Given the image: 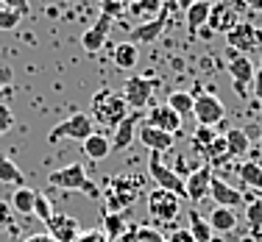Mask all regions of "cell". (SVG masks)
<instances>
[{"label": "cell", "mask_w": 262, "mask_h": 242, "mask_svg": "<svg viewBox=\"0 0 262 242\" xmlns=\"http://www.w3.org/2000/svg\"><path fill=\"white\" fill-rule=\"evenodd\" d=\"M126 117H128V103L123 101L120 92H112V89L95 92V98H92V120L117 128Z\"/></svg>", "instance_id": "6da1fadb"}, {"label": "cell", "mask_w": 262, "mask_h": 242, "mask_svg": "<svg viewBox=\"0 0 262 242\" xmlns=\"http://www.w3.org/2000/svg\"><path fill=\"white\" fill-rule=\"evenodd\" d=\"M182 198L176 192H167V189H151L148 192V214L157 226H173L182 214Z\"/></svg>", "instance_id": "7a4b0ae2"}, {"label": "cell", "mask_w": 262, "mask_h": 242, "mask_svg": "<svg viewBox=\"0 0 262 242\" xmlns=\"http://www.w3.org/2000/svg\"><path fill=\"white\" fill-rule=\"evenodd\" d=\"M48 184L51 187H59V189H73V192H86L90 198H98L101 192L95 189V184L86 178V170L81 161H73V164L61 167V170H53L48 176Z\"/></svg>", "instance_id": "3957f363"}, {"label": "cell", "mask_w": 262, "mask_h": 242, "mask_svg": "<svg viewBox=\"0 0 262 242\" xmlns=\"http://www.w3.org/2000/svg\"><path fill=\"white\" fill-rule=\"evenodd\" d=\"M92 117L84 114V111H76V114H70L67 120H61L59 126L51 128V134H48V142H61V139H76V142H86V136H92Z\"/></svg>", "instance_id": "277c9868"}, {"label": "cell", "mask_w": 262, "mask_h": 242, "mask_svg": "<svg viewBox=\"0 0 262 242\" xmlns=\"http://www.w3.org/2000/svg\"><path fill=\"white\" fill-rule=\"evenodd\" d=\"M148 173H151L154 184H157L159 189H167V192H176L182 201H187V187H184V178L179 176L176 170H170V167L162 161V153H151V161H148Z\"/></svg>", "instance_id": "5b68a950"}, {"label": "cell", "mask_w": 262, "mask_h": 242, "mask_svg": "<svg viewBox=\"0 0 262 242\" xmlns=\"http://www.w3.org/2000/svg\"><path fill=\"white\" fill-rule=\"evenodd\" d=\"M140 195V187H131V176H117L106 189V212L120 214L123 209H131Z\"/></svg>", "instance_id": "8992f818"}, {"label": "cell", "mask_w": 262, "mask_h": 242, "mask_svg": "<svg viewBox=\"0 0 262 242\" xmlns=\"http://www.w3.org/2000/svg\"><path fill=\"white\" fill-rule=\"evenodd\" d=\"M226 45L237 53H254L262 47V28H257L254 22H237V26L226 34Z\"/></svg>", "instance_id": "52a82bcc"}, {"label": "cell", "mask_w": 262, "mask_h": 242, "mask_svg": "<svg viewBox=\"0 0 262 242\" xmlns=\"http://www.w3.org/2000/svg\"><path fill=\"white\" fill-rule=\"evenodd\" d=\"M154 86H157V81L154 78H142V76H128L126 84H123V101L128 103L131 109H145L151 106V95H154Z\"/></svg>", "instance_id": "ba28073f"}, {"label": "cell", "mask_w": 262, "mask_h": 242, "mask_svg": "<svg viewBox=\"0 0 262 242\" xmlns=\"http://www.w3.org/2000/svg\"><path fill=\"white\" fill-rule=\"evenodd\" d=\"M192 98H195L192 114H195V123H198V126L215 128L217 123L226 117V106H223L221 98H215L212 92H201V95H192Z\"/></svg>", "instance_id": "9c48e42d"}, {"label": "cell", "mask_w": 262, "mask_h": 242, "mask_svg": "<svg viewBox=\"0 0 262 242\" xmlns=\"http://www.w3.org/2000/svg\"><path fill=\"white\" fill-rule=\"evenodd\" d=\"M254 72L257 70H254L251 59L229 47V76H232V84H234L237 95H246L248 84H254Z\"/></svg>", "instance_id": "30bf717a"}, {"label": "cell", "mask_w": 262, "mask_h": 242, "mask_svg": "<svg viewBox=\"0 0 262 242\" xmlns=\"http://www.w3.org/2000/svg\"><path fill=\"white\" fill-rule=\"evenodd\" d=\"M212 167L201 164L198 170H192L190 176L184 178V187H187V201L190 203H201L204 198L209 195V184H212Z\"/></svg>", "instance_id": "8fae6325"}, {"label": "cell", "mask_w": 262, "mask_h": 242, "mask_svg": "<svg viewBox=\"0 0 262 242\" xmlns=\"http://www.w3.org/2000/svg\"><path fill=\"white\" fill-rule=\"evenodd\" d=\"M48 234L56 242H78L81 231V223L73 214H53V220L48 223Z\"/></svg>", "instance_id": "7c38bea8"}, {"label": "cell", "mask_w": 262, "mask_h": 242, "mask_svg": "<svg viewBox=\"0 0 262 242\" xmlns=\"http://www.w3.org/2000/svg\"><path fill=\"white\" fill-rule=\"evenodd\" d=\"M109 31H112V17L101 14V17L95 20V26L86 28L84 34H81V47H84L86 53H98V51H103L106 39H109Z\"/></svg>", "instance_id": "4fadbf2b"}, {"label": "cell", "mask_w": 262, "mask_h": 242, "mask_svg": "<svg viewBox=\"0 0 262 242\" xmlns=\"http://www.w3.org/2000/svg\"><path fill=\"white\" fill-rule=\"evenodd\" d=\"M148 126H154V128H159V131L176 136L179 131H182V114H176L167 103H162V106L151 109V114H148Z\"/></svg>", "instance_id": "5bb4252c"}, {"label": "cell", "mask_w": 262, "mask_h": 242, "mask_svg": "<svg viewBox=\"0 0 262 242\" xmlns=\"http://www.w3.org/2000/svg\"><path fill=\"white\" fill-rule=\"evenodd\" d=\"M237 11L232 9V3H215L209 11V20H207V28L212 31V34H229L234 26H237Z\"/></svg>", "instance_id": "9a60e30c"}, {"label": "cell", "mask_w": 262, "mask_h": 242, "mask_svg": "<svg viewBox=\"0 0 262 242\" xmlns=\"http://www.w3.org/2000/svg\"><path fill=\"white\" fill-rule=\"evenodd\" d=\"M209 198L215 201V206H223V209H234V206H240V203H243V195L232 187V184L223 181V178H212Z\"/></svg>", "instance_id": "2e32d148"}, {"label": "cell", "mask_w": 262, "mask_h": 242, "mask_svg": "<svg viewBox=\"0 0 262 242\" xmlns=\"http://www.w3.org/2000/svg\"><path fill=\"white\" fill-rule=\"evenodd\" d=\"M140 142L148 148L151 153H165V151H170L173 148V134H165V131H159V128H154V126H140Z\"/></svg>", "instance_id": "e0dca14e"}, {"label": "cell", "mask_w": 262, "mask_h": 242, "mask_svg": "<svg viewBox=\"0 0 262 242\" xmlns=\"http://www.w3.org/2000/svg\"><path fill=\"white\" fill-rule=\"evenodd\" d=\"M165 22H167V11H162L157 20L142 22V26H137L134 31H131V39L128 42H134V45H148V42L159 39V34L165 31Z\"/></svg>", "instance_id": "ac0fdd59"}, {"label": "cell", "mask_w": 262, "mask_h": 242, "mask_svg": "<svg viewBox=\"0 0 262 242\" xmlns=\"http://www.w3.org/2000/svg\"><path fill=\"white\" fill-rule=\"evenodd\" d=\"M162 11H165V0H137V3L128 6L126 14L134 17V20H140V26H142V22L157 20Z\"/></svg>", "instance_id": "d6986e66"}, {"label": "cell", "mask_w": 262, "mask_h": 242, "mask_svg": "<svg viewBox=\"0 0 262 242\" xmlns=\"http://www.w3.org/2000/svg\"><path fill=\"white\" fill-rule=\"evenodd\" d=\"M209 11H212V3H209V0H201V3H192L190 9L184 11V17H187V31H190V36H195V34H198V28H204V26H207Z\"/></svg>", "instance_id": "ffe728a7"}, {"label": "cell", "mask_w": 262, "mask_h": 242, "mask_svg": "<svg viewBox=\"0 0 262 242\" xmlns=\"http://www.w3.org/2000/svg\"><path fill=\"white\" fill-rule=\"evenodd\" d=\"M112 59H115V67L117 70H134L137 61H140V51H137L134 42H120V45H115V53H112Z\"/></svg>", "instance_id": "44dd1931"}, {"label": "cell", "mask_w": 262, "mask_h": 242, "mask_svg": "<svg viewBox=\"0 0 262 242\" xmlns=\"http://www.w3.org/2000/svg\"><path fill=\"white\" fill-rule=\"evenodd\" d=\"M81 148H84V153L92 161H101L112 153V139L103 134H92V136H86V142H81Z\"/></svg>", "instance_id": "7402d4cb"}, {"label": "cell", "mask_w": 262, "mask_h": 242, "mask_svg": "<svg viewBox=\"0 0 262 242\" xmlns=\"http://www.w3.org/2000/svg\"><path fill=\"white\" fill-rule=\"evenodd\" d=\"M209 226L212 231H221V234H229L237 228V214L234 209H223V206H215L209 214Z\"/></svg>", "instance_id": "603a6c76"}, {"label": "cell", "mask_w": 262, "mask_h": 242, "mask_svg": "<svg viewBox=\"0 0 262 242\" xmlns=\"http://www.w3.org/2000/svg\"><path fill=\"white\" fill-rule=\"evenodd\" d=\"M34 203H36V192L31 187H14V195H11V212L17 214H34Z\"/></svg>", "instance_id": "cb8c5ba5"}, {"label": "cell", "mask_w": 262, "mask_h": 242, "mask_svg": "<svg viewBox=\"0 0 262 242\" xmlns=\"http://www.w3.org/2000/svg\"><path fill=\"white\" fill-rule=\"evenodd\" d=\"M134 131H137V117H126L120 126L115 128V136H112V151H126L134 139Z\"/></svg>", "instance_id": "d4e9b609"}, {"label": "cell", "mask_w": 262, "mask_h": 242, "mask_svg": "<svg viewBox=\"0 0 262 242\" xmlns=\"http://www.w3.org/2000/svg\"><path fill=\"white\" fill-rule=\"evenodd\" d=\"M201 156H204V161H207L209 167H215V164H226V161L232 159V156H229L226 136H215V139L209 142V148L201 153Z\"/></svg>", "instance_id": "484cf974"}, {"label": "cell", "mask_w": 262, "mask_h": 242, "mask_svg": "<svg viewBox=\"0 0 262 242\" xmlns=\"http://www.w3.org/2000/svg\"><path fill=\"white\" fill-rule=\"evenodd\" d=\"M237 176H240V181L246 184V187L251 189H262V164L259 161H243V164H237Z\"/></svg>", "instance_id": "4316f807"}, {"label": "cell", "mask_w": 262, "mask_h": 242, "mask_svg": "<svg viewBox=\"0 0 262 242\" xmlns=\"http://www.w3.org/2000/svg\"><path fill=\"white\" fill-rule=\"evenodd\" d=\"M187 220H190V234H192V239L195 242H212V226H209V220H204L201 214H198V209H190L187 212Z\"/></svg>", "instance_id": "83f0119b"}, {"label": "cell", "mask_w": 262, "mask_h": 242, "mask_svg": "<svg viewBox=\"0 0 262 242\" xmlns=\"http://www.w3.org/2000/svg\"><path fill=\"white\" fill-rule=\"evenodd\" d=\"M0 184H14V187H26V178H23L20 167L14 164L6 153H0Z\"/></svg>", "instance_id": "f1b7e54d"}, {"label": "cell", "mask_w": 262, "mask_h": 242, "mask_svg": "<svg viewBox=\"0 0 262 242\" xmlns=\"http://www.w3.org/2000/svg\"><path fill=\"white\" fill-rule=\"evenodd\" d=\"M123 242H165V237L157 231V228H151V226H134L128 231L126 228V234L120 237Z\"/></svg>", "instance_id": "f546056e"}, {"label": "cell", "mask_w": 262, "mask_h": 242, "mask_svg": "<svg viewBox=\"0 0 262 242\" xmlns=\"http://www.w3.org/2000/svg\"><path fill=\"white\" fill-rule=\"evenodd\" d=\"M167 106H170L176 114H192V106H195V98H192V92H182V89H176V92H170L167 95Z\"/></svg>", "instance_id": "4dcf8cb0"}, {"label": "cell", "mask_w": 262, "mask_h": 242, "mask_svg": "<svg viewBox=\"0 0 262 242\" xmlns=\"http://www.w3.org/2000/svg\"><path fill=\"white\" fill-rule=\"evenodd\" d=\"M226 145H229V156H243L248 151V134L243 128H229L226 131Z\"/></svg>", "instance_id": "1f68e13d"}, {"label": "cell", "mask_w": 262, "mask_h": 242, "mask_svg": "<svg viewBox=\"0 0 262 242\" xmlns=\"http://www.w3.org/2000/svg\"><path fill=\"white\" fill-rule=\"evenodd\" d=\"M103 234H106L109 239L123 237V234H126V223H123V217L115 214V212H106V209H103Z\"/></svg>", "instance_id": "d6a6232c"}, {"label": "cell", "mask_w": 262, "mask_h": 242, "mask_svg": "<svg viewBox=\"0 0 262 242\" xmlns=\"http://www.w3.org/2000/svg\"><path fill=\"white\" fill-rule=\"evenodd\" d=\"M246 220H248V228H251L254 237H262V201H248L246 206Z\"/></svg>", "instance_id": "836d02e7"}, {"label": "cell", "mask_w": 262, "mask_h": 242, "mask_svg": "<svg viewBox=\"0 0 262 242\" xmlns=\"http://www.w3.org/2000/svg\"><path fill=\"white\" fill-rule=\"evenodd\" d=\"M215 136H217L215 128H209V126H195V131H192V139H190V142H192V148H195L198 153H204Z\"/></svg>", "instance_id": "e575fe53"}, {"label": "cell", "mask_w": 262, "mask_h": 242, "mask_svg": "<svg viewBox=\"0 0 262 242\" xmlns=\"http://www.w3.org/2000/svg\"><path fill=\"white\" fill-rule=\"evenodd\" d=\"M34 214L36 217H39V220L42 223H45V226H48V223H51L53 220V206H51V201H48V198L45 195H39V192H36V203H34Z\"/></svg>", "instance_id": "d590c367"}, {"label": "cell", "mask_w": 262, "mask_h": 242, "mask_svg": "<svg viewBox=\"0 0 262 242\" xmlns=\"http://www.w3.org/2000/svg\"><path fill=\"white\" fill-rule=\"evenodd\" d=\"M20 17L23 14H17L11 9H0V31H14L20 26Z\"/></svg>", "instance_id": "8d00e7d4"}, {"label": "cell", "mask_w": 262, "mask_h": 242, "mask_svg": "<svg viewBox=\"0 0 262 242\" xmlns=\"http://www.w3.org/2000/svg\"><path fill=\"white\" fill-rule=\"evenodd\" d=\"M126 11H128V6L123 3V0H103V11H101V14H106V17L115 20V17H123Z\"/></svg>", "instance_id": "74e56055"}, {"label": "cell", "mask_w": 262, "mask_h": 242, "mask_svg": "<svg viewBox=\"0 0 262 242\" xmlns=\"http://www.w3.org/2000/svg\"><path fill=\"white\" fill-rule=\"evenodd\" d=\"M11 223H14V212H11V206H9V203H3V201H0V234H3V231H9V228H11Z\"/></svg>", "instance_id": "f35d334b"}, {"label": "cell", "mask_w": 262, "mask_h": 242, "mask_svg": "<svg viewBox=\"0 0 262 242\" xmlns=\"http://www.w3.org/2000/svg\"><path fill=\"white\" fill-rule=\"evenodd\" d=\"M11 126H14V114H11V109L6 103H0V136L11 131Z\"/></svg>", "instance_id": "ab89813d"}, {"label": "cell", "mask_w": 262, "mask_h": 242, "mask_svg": "<svg viewBox=\"0 0 262 242\" xmlns=\"http://www.w3.org/2000/svg\"><path fill=\"white\" fill-rule=\"evenodd\" d=\"M165 242H195L190 234V228H176V231H170V237H165Z\"/></svg>", "instance_id": "60d3db41"}, {"label": "cell", "mask_w": 262, "mask_h": 242, "mask_svg": "<svg viewBox=\"0 0 262 242\" xmlns=\"http://www.w3.org/2000/svg\"><path fill=\"white\" fill-rule=\"evenodd\" d=\"M3 3H6V9L17 11V14H23V17L28 14V0H3Z\"/></svg>", "instance_id": "b9f144b4"}, {"label": "cell", "mask_w": 262, "mask_h": 242, "mask_svg": "<svg viewBox=\"0 0 262 242\" xmlns=\"http://www.w3.org/2000/svg\"><path fill=\"white\" fill-rule=\"evenodd\" d=\"M78 242H106V234H103V228H95V231H86V234H81Z\"/></svg>", "instance_id": "7bdbcfd3"}, {"label": "cell", "mask_w": 262, "mask_h": 242, "mask_svg": "<svg viewBox=\"0 0 262 242\" xmlns=\"http://www.w3.org/2000/svg\"><path fill=\"white\" fill-rule=\"evenodd\" d=\"M254 98L262 103V64L257 67V72H254Z\"/></svg>", "instance_id": "ee69618b"}, {"label": "cell", "mask_w": 262, "mask_h": 242, "mask_svg": "<svg viewBox=\"0 0 262 242\" xmlns=\"http://www.w3.org/2000/svg\"><path fill=\"white\" fill-rule=\"evenodd\" d=\"M11 84V70L9 67H0V92H3V86Z\"/></svg>", "instance_id": "f6af8a7d"}, {"label": "cell", "mask_w": 262, "mask_h": 242, "mask_svg": "<svg viewBox=\"0 0 262 242\" xmlns=\"http://www.w3.org/2000/svg\"><path fill=\"white\" fill-rule=\"evenodd\" d=\"M26 242H56V239L51 237V234H31Z\"/></svg>", "instance_id": "bcb514c9"}, {"label": "cell", "mask_w": 262, "mask_h": 242, "mask_svg": "<svg viewBox=\"0 0 262 242\" xmlns=\"http://www.w3.org/2000/svg\"><path fill=\"white\" fill-rule=\"evenodd\" d=\"M246 6L251 11H259V14H262V0H246Z\"/></svg>", "instance_id": "7dc6e473"}, {"label": "cell", "mask_w": 262, "mask_h": 242, "mask_svg": "<svg viewBox=\"0 0 262 242\" xmlns=\"http://www.w3.org/2000/svg\"><path fill=\"white\" fill-rule=\"evenodd\" d=\"M192 3H201V0H179V6H182V9H184V11H187V9H190V6H192Z\"/></svg>", "instance_id": "c3c4849f"}, {"label": "cell", "mask_w": 262, "mask_h": 242, "mask_svg": "<svg viewBox=\"0 0 262 242\" xmlns=\"http://www.w3.org/2000/svg\"><path fill=\"white\" fill-rule=\"evenodd\" d=\"M123 3H126V6H131V3H137V0H123Z\"/></svg>", "instance_id": "681fc988"}, {"label": "cell", "mask_w": 262, "mask_h": 242, "mask_svg": "<svg viewBox=\"0 0 262 242\" xmlns=\"http://www.w3.org/2000/svg\"><path fill=\"white\" fill-rule=\"evenodd\" d=\"M167 3H179V0H167Z\"/></svg>", "instance_id": "f907efd6"}, {"label": "cell", "mask_w": 262, "mask_h": 242, "mask_svg": "<svg viewBox=\"0 0 262 242\" xmlns=\"http://www.w3.org/2000/svg\"><path fill=\"white\" fill-rule=\"evenodd\" d=\"M259 201H262V189H259Z\"/></svg>", "instance_id": "816d5d0a"}, {"label": "cell", "mask_w": 262, "mask_h": 242, "mask_svg": "<svg viewBox=\"0 0 262 242\" xmlns=\"http://www.w3.org/2000/svg\"><path fill=\"white\" fill-rule=\"evenodd\" d=\"M259 145H262V136H259Z\"/></svg>", "instance_id": "f5cc1de1"}, {"label": "cell", "mask_w": 262, "mask_h": 242, "mask_svg": "<svg viewBox=\"0 0 262 242\" xmlns=\"http://www.w3.org/2000/svg\"><path fill=\"white\" fill-rule=\"evenodd\" d=\"M259 164H262V161H259Z\"/></svg>", "instance_id": "db71d44e"}]
</instances>
